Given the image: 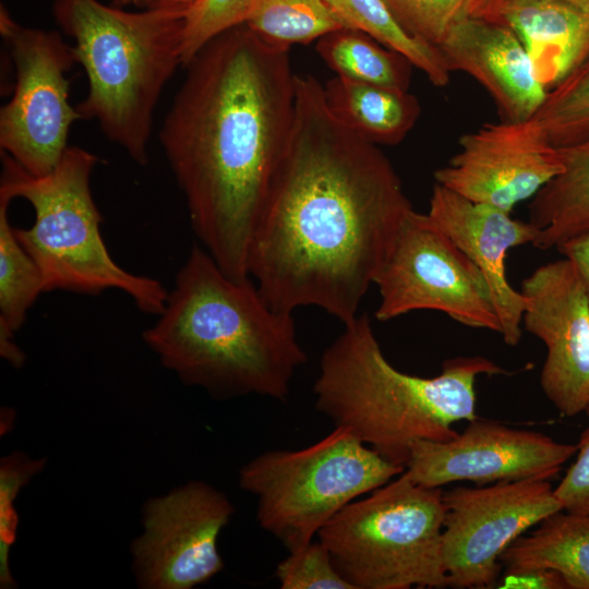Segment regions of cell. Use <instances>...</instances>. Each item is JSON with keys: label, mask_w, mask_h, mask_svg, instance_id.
Listing matches in <instances>:
<instances>
[{"label": "cell", "mask_w": 589, "mask_h": 589, "mask_svg": "<svg viewBox=\"0 0 589 589\" xmlns=\"http://www.w3.org/2000/svg\"><path fill=\"white\" fill-rule=\"evenodd\" d=\"M116 7L135 5L143 9L175 7L188 9L196 0H112Z\"/></svg>", "instance_id": "e575fe53"}, {"label": "cell", "mask_w": 589, "mask_h": 589, "mask_svg": "<svg viewBox=\"0 0 589 589\" xmlns=\"http://www.w3.org/2000/svg\"><path fill=\"white\" fill-rule=\"evenodd\" d=\"M561 171L557 148L531 118L485 123L461 135L459 151L434 179L471 202L512 213Z\"/></svg>", "instance_id": "9a60e30c"}, {"label": "cell", "mask_w": 589, "mask_h": 589, "mask_svg": "<svg viewBox=\"0 0 589 589\" xmlns=\"http://www.w3.org/2000/svg\"><path fill=\"white\" fill-rule=\"evenodd\" d=\"M46 459H32L23 453H11L0 464V586L4 589L16 587L11 574L9 557L15 542L17 514L14 501L19 492L31 479L40 472Z\"/></svg>", "instance_id": "4316f807"}, {"label": "cell", "mask_w": 589, "mask_h": 589, "mask_svg": "<svg viewBox=\"0 0 589 589\" xmlns=\"http://www.w3.org/2000/svg\"><path fill=\"white\" fill-rule=\"evenodd\" d=\"M253 0H196L184 15L181 67H185L211 39L245 22Z\"/></svg>", "instance_id": "f1b7e54d"}, {"label": "cell", "mask_w": 589, "mask_h": 589, "mask_svg": "<svg viewBox=\"0 0 589 589\" xmlns=\"http://www.w3.org/2000/svg\"><path fill=\"white\" fill-rule=\"evenodd\" d=\"M500 561L505 574L552 569L568 589H589V516L556 512L510 543Z\"/></svg>", "instance_id": "ffe728a7"}, {"label": "cell", "mask_w": 589, "mask_h": 589, "mask_svg": "<svg viewBox=\"0 0 589 589\" xmlns=\"http://www.w3.org/2000/svg\"><path fill=\"white\" fill-rule=\"evenodd\" d=\"M584 412H586V414H587L588 418H589V400H588V404H587L586 409H585Z\"/></svg>", "instance_id": "8d00e7d4"}, {"label": "cell", "mask_w": 589, "mask_h": 589, "mask_svg": "<svg viewBox=\"0 0 589 589\" xmlns=\"http://www.w3.org/2000/svg\"><path fill=\"white\" fill-rule=\"evenodd\" d=\"M374 285L380 322L433 310L468 327L501 334L482 273L426 213L412 208L406 215Z\"/></svg>", "instance_id": "9c48e42d"}, {"label": "cell", "mask_w": 589, "mask_h": 589, "mask_svg": "<svg viewBox=\"0 0 589 589\" xmlns=\"http://www.w3.org/2000/svg\"><path fill=\"white\" fill-rule=\"evenodd\" d=\"M532 119L554 147L589 137V60L548 93Z\"/></svg>", "instance_id": "484cf974"}, {"label": "cell", "mask_w": 589, "mask_h": 589, "mask_svg": "<svg viewBox=\"0 0 589 589\" xmlns=\"http://www.w3.org/2000/svg\"><path fill=\"white\" fill-rule=\"evenodd\" d=\"M348 28L370 35L378 43L405 56L429 81L443 87L449 82V69L437 47L409 35L396 22L383 0H326Z\"/></svg>", "instance_id": "cb8c5ba5"}, {"label": "cell", "mask_w": 589, "mask_h": 589, "mask_svg": "<svg viewBox=\"0 0 589 589\" xmlns=\"http://www.w3.org/2000/svg\"><path fill=\"white\" fill-rule=\"evenodd\" d=\"M187 9L124 11L98 0H55L59 27L74 40L76 62L88 81L75 107L139 165L148 163L154 111L163 89L181 65Z\"/></svg>", "instance_id": "5b68a950"}, {"label": "cell", "mask_w": 589, "mask_h": 589, "mask_svg": "<svg viewBox=\"0 0 589 589\" xmlns=\"http://www.w3.org/2000/svg\"><path fill=\"white\" fill-rule=\"evenodd\" d=\"M97 163L88 151L69 146L51 172L33 176L2 153L0 199H24L35 211L33 226L14 228V233L39 267L45 292L96 296L117 289L142 312L159 315L168 296L165 287L154 278L125 271L106 248L101 215L91 190Z\"/></svg>", "instance_id": "8992f818"}, {"label": "cell", "mask_w": 589, "mask_h": 589, "mask_svg": "<svg viewBox=\"0 0 589 589\" xmlns=\"http://www.w3.org/2000/svg\"><path fill=\"white\" fill-rule=\"evenodd\" d=\"M562 171L534 196L529 221L539 229L533 245L556 249L589 230V137L556 147Z\"/></svg>", "instance_id": "44dd1931"}, {"label": "cell", "mask_w": 589, "mask_h": 589, "mask_svg": "<svg viewBox=\"0 0 589 589\" xmlns=\"http://www.w3.org/2000/svg\"><path fill=\"white\" fill-rule=\"evenodd\" d=\"M244 24L263 40L287 48L345 27L326 0H253Z\"/></svg>", "instance_id": "d4e9b609"}, {"label": "cell", "mask_w": 589, "mask_h": 589, "mask_svg": "<svg viewBox=\"0 0 589 589\" xmlns=\"http://www.w3.org/2000/svg\"><path fill=\"white\" fill-rule=\"evenodd\" d=\"M404 470L350 430L335 426L308 447L257 455L240 469L238 481L256 497L261 528L296 552L346 505Z\"/></svg>", "instance_id": "ba28073f"}, {"label": "cell", "mask_w": 589, "mask_h": 589, "mask_svg": "<svg viewBox=\"0 0 589 589\" xmlns=\"http://www.w3.org/2000/svg\"><path fill=\"white\" fill-rule=\"evenodd\" d=\"M438 49L449 71L466 72L485 87L507 121L531 119L546 98L524 44L505 22L466 14Z\"/></svg>", "instance_id": "e0dca14e"}, {"label": "cell", "mask_w": 589, "mask_h": 589, "mask_svg": "<svg viewBox=\"0 0 589 589\" xmlns=\"http://www.w3.org/2000/svg\"><path fill=\"white\" fill-rule=\"evenodd\" d=\"M334 117L375 145H397L419 119L418 98L408 91L363 83L336 75L323 85Z\"/></svg>", "instance_id": "d6986e66"}, {"label": "cell", "mask_w": 589, "mask_h": 589, "mask_svg": "<svg viewBox=\"0 0 589 589\" xmlns=\"http://www.w3.org/2000/svg\"><path fill=\"white\" fill-rule=\"evenodd\" d=\"M383 1L402 29L438 48L456 22L467 14L469 0Z\"/></svg>", "instance_id": "83f0119b"}, {"label": "cell", "mask_w": 589, "mask_h": 589, "mask_svg": "<svg viewBox=\"0 0 589 589\" xmlns=\"http://www.w3.org/2000/svg\"><path fill=\"white\" fill-rule=\"evenodd\" d=\"M502 19L548 93L589 60V11L552 0H508Z\"/></svg>", "instance_id": "ac0fdd59"}, {"label": "cell", "mask_w": 589, "mask_h": 589, "mask_svg": "<svg viewBox=\"0 0 589 589\" xmlns=\"http://www.w3.org/2000/svg\"><path fill=\"white\" fill-rule=\"evenodd\" d=\"M570 4L585 11H589V0H552Z\"/></svg>", "instance_id": "d590c367"}, {"label": "cell", "mask_w": 589, "mask_h": 589, "mask_svg": "<svg viewBox=\"0 0 589 589\" xmlns=\"http://www.w3.org/2000/svg\"><path fill=\"white\" fill-rule=\"evenodd\" d=\"M344 326L320 361L316 409L404 468L416 441H449L456 422L478 418L477 376L506 374L481 356L448 359L433 377L404 373L384 356L366 314Z\"/></svg>", "instance_id": "277c9868"}, {"label": "cell", "mask_w": 589, "mask_h": 589, "mask_svg": "<svg viewBox=\"0 0 589 589\" xmlns=\"http://www.w3.org/2000/svg\"><path fill=\"white\" fill-rule=\"evenodd\" d=\"M233 513L225 493L197 480L149 498L131 545L139 587L191 589L221 572L218 537Z\"/></svg>", "instance_id": "7c38bea8"}, {"label": "cell", "mask_w": 589, "mask_h": 589, "mask_svg": "<svg viewBox=\"0 0 589 589\" xmlns=\"http://www.w3.org/2000/svg\"><path fill=\"white\" fill-rule=\"evenodd\" d=\"M288 148L253 232L248 274L276 310L317 306L342 324L413 208L377 145L329 111L323 84L294 77Z\"/></svg>", "instance_id": "6da1fadb"}, {"label": "cell", "mask_w": 589, "mask_h": 589, "mask_svg": "<svg viewBox=\"0 0 589 589\" xmlns=\"http://www.w3.org/2000/svg\"><path fill=\"white\" fill-rule=\"evenodd\" d=\"M556 250L575 265L589 294V230L563 242Z\"/></svg>", "instance_id": "d6a6232c"}, {"label": "cell", "mask_w": 589, "mask_h": 589, "mask_svg": "<svg viewBox=\"0 0 589 589\" xmlns=\"http://www.w3.org/2000/svg\"><path fill=\"white\" fill-rule=\"evenodd\" d=\"M292 314L274 309L251 277L227 276L196 244L143 340L184 384L213 397L285 400L308 360Z\"/></svg>", "instance_id": "3957f363"}, {"label": "cell", "mask_w": 589, "mask_h": 589, "mask_svg": "<svg viewBox=\"0 0 589 589\" xmlns=\"http://www.w3.org/2000/svg\"><path fill=\"white\" fill-rule=\"evenodd\" d=\"M184 68L160 144L196 237L227 276L242 280L292 132L289 48L242 23L211 39Z\"/></svg>", "instance_id": "7a4b0ae2"}, {"label": "cell", "mask_w": 589, "mask_h": 589, "mask_svg": "<svg viewBox=\"0 0 589 589\" xmlns=\"http://www.w3.org/2000/svg\"><path fill=\"white\" fill-rule=\"evenodd\" d=\"M563 510L589 516V428L577 444V457L554 489Z\"/></svg>", "instance_id": "4dcf8cb0"}, {"label": "cell", "mask_w": 589, "mask_h": 589, "mask_svg": "<svg viewBox=\"0 0 589 589\" xmlns=\"http://www.w3.org/2000/svg\"><path fill=\"white\" fill-rule=\"evenodd\" d=\"M9 204L0 199V354L20 368L25 356L14 342V335L45 289L39 267L20 243L9 221Z\"/></svg>", "instance_id": "7402d4cb"}, {"label": "cell", "mask_w": 589, "mask_h": 589, "mask_svg": "<svg viewBox=\"0 0 589 589\" xmlns=\"http://www.w3.org/2000/svg\"><path fill=\"white\" fill-rule=\"evenodd\" d=\"M522 325L546 348L540 385L565 417L589 400V294L566 257L536 268L521 284Z\"/></svg>", "instance_id": "4fadbf2b"}, {"label": "cell", "mask_w": 589, "mask_h": 589, "mask_svg": "<svg viewBox=\"0 0 589 589\" xmlns=\"http://www.w3.org/2000/svg\"><path fill=\"white\" fill-rule=\"evenodd\" d=\"M575 453L577 445L477 418L449 441H416L404 472L425 488L457 481L549 480Z\"/></svg>", "instance_id": "5bb4252c"}, {"label": "cell", "mask_w": 589, "mask_h": 589, "mask_svg": "<svg viewBox=\"0 0 589 589\" xmlns=\"http://www.w3.org/2000/svg\"><path fill=\"white\" fill-rule=\"evenodd\" d=\"M316 51L336 75L408 91L411 62L364 32L342 27L316 40Z\"/></svg>", "instance_id": "603a6c76"}, {"label": "cell", "mask_w": 589, "mask_h": 589, "mask_svg": "<svg viewBox=\"0 0 589 589\" xmlns=\"http://www.w3.org/2000/svg\"><path fill=\"white\" fill-rule=\"evenodd\" d=\"M275 576L281 589H354L336 569L320 541L289 552L277 565Z\"/></svg>", "instance_id": "f546056e"}, {"label": "cell", "mask_w": 589, "mask_h": 589, "mask_svg": "<svg viewBox=\"0 0 589 589\" xmlns=\"http://www.w3.org/2000/svg\"><path fill=\"white\" fill-rule=\"evenodd\" d=\"M0 34L16 73L13 96L0 111V147L28 173L45 176L61 160L71 124L81 119L64 76L76 62L73 46L58 32L21 25L3 4Z\"/></svg>", "instance_id": "30bf717a"}, {"label": "cell", "mask_w": 589, "mask_h": 589, "mask_svg": "<svg viewBox=\"0 0 589 589\" xmlns=\"http://www.w3.org/2000/svg\"><path fill=\"white\" fill-rule=\"evenodd\" d=\"M428 216L456 243L482 273L491 290L504 342L515 347L522 335L524 294L514 289L506 274L510 249L531 243L539 229L510 213L474 203L435 183Z\"/></svg>", "instance_id": "2e32d148"}, {"label": "cell", "mask_w": 589, "mask_h": 589, "mask_svg": "<svg viewBox=\"0 0 589 589\" xmlns=\"http://www.w3.org/2000/svg\"><path fill=\"white\" fill-rule=\"evenodd\" d=\"M508 0H469L467 14L472 17L503 22L502 14Z\"/></svg>", "instance_id": "836d02e7"}, {"label": "cell", "mask_w": 589, "mask_h": 589, "mask_svg": "<svg viewBox=\"0 0 589 589\" xmlns=\"http://www.w3.org/2000/svg\"><path fill=\"white\" fill-rule=\"evenodd\" d=\"M500 585V588L568 589L564 578L552 569L504 574Z\"/></svg>", "instance_id": "1f68e13d"}, {"label": "cell", "mask_w": 589, "mask_h": 589, "mask_svg": "<svg viewBox=\"0 0 589 589\" xmlns=\"http://www.w3.org/2000/svg\"><path fill=\"white\" fill-rule=\"evenodd\" d=\"M442 556L448 586L491 588L505 549L530 527L563 510L545 479L501 481L443 491Z\"/></svg>", "instance_id": "8fae6325"}, {"label": "cell", "mask_w": 589, "mask_h": 589, "mask_svg": "<svg viewBox=\"0 0 589 589\" xmlns=\"http://www.w3.org/2000/svg\"><path fill=\"white\" fill-rule=\"evenodd\" d=\"M441 488L405 472L338 512L317 533L354 589L447 587L442 556Z\"/></svg>", "instance_id": "52a82bcc"}]
</instances>
